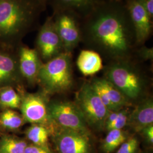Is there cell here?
Returning <instances> with one entry per match:
<instances>
[{
  "instance_id": "7402d4cb",
  "label": "cell",
  "mask_w": 153,
  "mask_h": 153,
  "mask_svg": "<svg viewBox=\"0 0 153 153\" xmlns=\"http://www.w3.org/2000/svg\"><path fill=\"white\" fill-rule=\"evenodd\" d=\"M27 145L25 140L5 136L0 140V153H24Z\"/></svg>"
},
{
  "instance_id": "cb8c5ba5",
  "label": "cell",
  "mask_w": 153,
  "mask_h": 153,
  "mask_svg": "<svg viewBox=\"0 0 153 153\" xmlns=\"http://www.w3.org/2000/svg\"><path fill=\"white\" fill-rule=\"evenodd\" d=\"M128 112L124 108L120 109L117 118L109 126L105 128V130L109 131L113 129H123L127 125L128 118Z\"/></svg>"
},
{
  "instance_id": "4316f807",
  "label": "cell",
  "mask_w": 153,
  "mask_h": 153,
  "mask_svg": "<svg viewBox=\"0 0 153 153\" xmlns=\"http://www.w3.org/2000/svg\"><path fill=\"white\" fill-rule=\"evenodd\" d=\"M136 53L141 60H152L153 57V48H148L145 46H140L139 49L136 50Z\"/></svg>"
},
{
  "instance_id": "7a4b0ae2",
  "label": "cell",
  "mask_w": 153,
  "mask_h": 153,
  "mask_svg": "<svg viewBox=\"0 0 153 153\" xmlns=\"http://www.w3.org/2000/svg\"><path fill=\"white\" fill-rule=\"evenodd\" d=\"M46 9L37 0H0V47L17 49L22 39L39 28Z\"/></svg>"
},
{
  "instance_id": "f546056e",
  "label": "cell",
  "mask_w": 153,
  "mask_h": 153,
  "mask_svg": "<svg viewBox=\"0 0 153 153\" xmlns=\"http://www.w3.org/2000/svg\"><path fill=\"white\" fill-rule=\"evenodd\" d=\"M152 149H146L144 150H142L141 153H152Z\"/></svg>"
},
{
  "instance_id": "d6986e66",
  "label": "cell",
  "mask_w": 153,
  "mask_h": 153,
  "mask_svg": "<svg viewBox=\"0 0 153 153\" xmlns=\"http://www.w3.org/2000/svg\"><path fill=\"white\" fill-rule=\"evenodd\" d=\"M104 89L111 103L117 110L130 105V100L105 78H102Z\"/></svg>"
},
{
  "instance_id": "9c48e42d",
  "label": "cell",
  "mask_w": 153,
  "mask_h": 153,
  "mask_svg": "<svg viewBox=\"0 0 153 153\" xmlns=\"http://www.w3.org/2000/svg\"><path fill=\"white\" fill-rule=\"evenodd\" d=\"M35 49L45 62L64 52L60 38L55 28L53 16H48L39 27Z\"/></svg>"
},
{
  "instance_id": "30bf717a",
  "label": "cell",
  "mask_w": 153,
  "mask_h": 153,
  "mask_svg": "<svg viewBox=\"0 0 153 153\" xmlns=\"http://www.w3.org/2000/svg\"><path fill=\"white\" fill-rule=\"evenodd\" d=\"M134 30L137 46H142L153 33V19L140 0H124Z\"/></svg>"
},
{
  "instance_id": "ba28073f",
  "label": "cell",
  "mask_w": 153,
  "mask_h": 153,
  "mask_svg": "<svg viewBox=\"0 0 153 153\" xmlns=\"http://www.w3.org/2000/svg\"><path fill=\"white\" fill-rule=\"evenodd\" d=\"M52 16L64 52L72 53L81 42L79 18L69 11H60Z\"/></svg>"
},
{
  "instance_id": "6da1fadb",
  "label": "cell",
  "mask_w": 153,
  "mask_h": 153,
  "mask_svg": "<svg viewBox=\"0 0 153 153\" xmlns=\"http://www.w3.org/2000/svg\"><path fill=\"white\" fill-rule=\"evenodd\" d=\"M81 42L112 61L131 59L137 47L124 1L100 0L79 18Z\"/></svg>"
},
{
  "instance_id": "2e32d148",
  "label": "cell",
  "mask_w": 153,
  "mask_h": 153,
  "mask_svg": "<svg viewBox=\"0 0 153 153\" xmlns=\"http://www.w3.org/2000/svg\"><path fill=\"white\" fill-rule=\"evenodd\" d=\"M76 65L84 76H92L103 68L102 59L98 52L93 50H82L76 60Z\"/></svg>"
},
{
  "instance_id": "4fadbf2b",
  "label": "cell",
  "mask_w": 153,
  "mask_h": 153,
  "mask_svg": "<svg viewBox=\"0 0 153 153\" xmlns=\"http://www.w3.org/2000/svg\"><path fill=\"white\" fill-rule=\"evenodd\" d=\"M21 76L17 49L0 47V86H6L16 81Z\"/></svg>"
},
{
  "instance_id": "277c9868",
  "label": "cell",
  "mask_w": 153,
  "mask_h": 153,
  "mask_svg": "<svg viewBox=\"0 0 153 153\" xmlns=\"http://www.w3.org/2000/svg\"><path fill=\"white\" fill-rule=\"evenodd\" d=\"M37 81L46 93H60L71 88L73 83L71 53L64 52L43 62Z\"/></svg>"
},
{
  "instance_id": "5b68a950",
  "label": "cell",
  "mask_w": 153,
  "mask_h": 153,
  "mask_svg": "<svg viewBox=\"0 0 153 153\" xmlns=\"http://www.w3.org/2000/svg\"><path fill=\"white\" fill-rule=\"evenodd\" d=\"M48 129L55 153H99L91 131H74L53 124Z\"/></svg>"
},
{
  "instance_id": "4dcf8cb0",
  "label": "cell",
  "mask_w": 153,
  "mask_h": 153,
  "mask_svg": "<svg viewBox=\"0 0 153 153\" xmlns=\"http://www.w3.org/2000/svg\"><path fill=\"white\" fill-rule=\"evenodd\" d=\"M112 1H119V2H121V1H124V0H112Z\"/></svg>"
},
{
  "instance_id": "ac0fdd59",
  "label": "cell",
  "mask_w": 153,
  "mask_h": 153,
  "mask_svg": "<svg viewBox=\"0 0 153 153\" xmlns=\"http://www.w3.org/2000/svg\"><path fill=\"white\" fill-rule=\"evenodd\" d=\"M26 136L31 143L49 146V129L45 126L40 124H32L25 131Z\"/></svg>"
},
{
  "instance_id": "603a6c76",
  "label": "cell",
  "mask_w": 153,
  "mask_h": 153,
  "mask_svg": "<svg viewBox=\"0 0 153 153\" xmlns=\"http://www.w3.org/2000/svg\"><path fill=\"white\" fill-rule=\"evenodd\" d=\"M141 141L136 135H131L114 153H141Z\"/></svg>"
},
{
  "instance_id": "ffe728a7",
  "label": "cell",
  "mask_w": 153,
  "mask_h": 153,
  "mask_svg": "<svg viewBox=\"0 0 153 153\" xmlns=\"http://www.w3.org/2000/svg\"><path fill=\"white\" fill-rule=\"evenodd\" d=\"M22 98L16 91L9 86L0 89V107L5 109L20 108Z\"/></svg>"
},
{
  "instance_id": "f1b7e54d",
  "label": "cell",
  "mask_w": 153,
  "mask_h": 153,
  "mask_svg": "<svg viewBox=\"0 0 153 153\" xmlns=\"http://www.w3.org/2000/svg\"><path fill=\"white\" fill-rule=\"evenodd\" d=\"M39 2L44 6L45 8H47V6L48 5V3H49V0H37Z\"/></svg>"
},
{
  "instance_id": "e0dca14e",
  "label": "cell",
  "mask_w": 153,
  "mask_h": 153,
  "mask_svg": "<svg viewBox=\"0 0 153 153\" xmlns=\"http://www.w3.org/2000/svg\"><path fill=\"white\" fill-rule=\"evenodd\" d=\"M131 135L123 129L108 131L98 147L99 153H114Z\"/></svg>"
},
{
  "instance_id": "7c38bea8",
  "label": "cell",
  "mask_w": 153,
  "mask_h": 153,
  "mask_svg": "<svg viewBox=\"0 0 153 153\" xmlns=\"http://www.w3.org/2000/svg\"><path fill=\"white\" fill-rule=\"evenodd\" d=\"M17 55L21 76L29 82L37 81L39 72L43 64L37 51L21 44L17 48Z\"/></svg>"
},
{
  "instance_id": "8fae6325",
  "label": "cell",
  "mask_w": 153,
  "mask_h": 153,
  "mask_svg": "<svg viewBox=\"0 0 153 153\" xmlns=\"http://www.w3.org/2000/svg\"><path fill=\"white\" fill-rule=\"evenodd\" d=\"M25 122L40 124L49 128L52 125L49 118L48 104L41 94H27L23 98L20 106Z\"/></svg>"
},
{
  "instance_id": "8992f818",
  "label": "cell",
  "mask_w": 153,
  "mask_h": 153,
  "mask_svg": "<svg viewBox=\"0 0 153 153\" xmlns=\"http://www.w3.org/2000/svg\"><path fill=\"white\" fill-rule=\"evenodd\" d=\"M88 127L95 131L104 129L109 111L104 105L90 83L83 84L76 94L74 102Z\"/></svg>"
},
{
  "instance_id": "3957f363",
  "label": "cell",
  "mask_w": 153,
  "mask_h": 153,
  "mask_svg": "<svg viewBox=\"0 0 153 153\" xmlns=\"http://www.w3.org/2000/svg\"><path fill=\"white\" fill-rule=\"evenodd\" d=\"M105 78L129 100L142 94L143 78L140 68L131 59L111 61L105 68Z\"/></svg>"
},
{
  "instance_id": "9a60e30c",
  "label": "cell",
  "mask_w": 153,
  "mask_h": 153,
  "mask_svg": "<svg viewBox=\"0 0 153 153\" xmlns=\"http://www.w3.org/2000/svg\"><path fill=\"white\" fill-rule=\"evenodd\" d=\"M100 0H49L53 14L62 11L74 13L79 18L85 16Z\"/></svg>"
},
{
  "instance_id": "d4e9b609",
  "label": "cell",
  "mask_w": 153,
  "mask_h": 153,
  "mask_svg": "<svg viewBox=\"0 0 153 153\" xmlns=\"http://www.w3.org/2000/svg\"><path fill=\"white\" fill-rule=\"evenodd\" d=\"M146 145V149H152L153 145V125L144 128L140 132Z\"/></svg>"
},
{
  "instance_id": "83f0119b",
  "label": "cell",
  "mask_w": 153,
  "mask_h": 153,
  "mask_svg": "<svg viewBox=\"0 0 153 153\" xmlns=\"http://www.w3.org/2000/svg\"><path fill=\"white\" fill-rule=\"evenodd\" d=\"M145 7L149 14L153 18V0H140Z\"/></svg>"
},
{
  "instance_id": "44dd1931",
  "label": "cell",
  "mask_w": 153,
  "mask_h": 153,
  "mask_svg": "<svg viewBox=\"0 0 153 153\" xmlns=\"http://www.w3.org/2000/svg\"><path fill=\"white\" fill-rule=\"evenodd\" d=\"M25 123L22 115L13 109H5L0 114V126L6 130H18Z\"/></svg>"
},
{
  "instance_id": "484cf974",
  "label": "cell",
  "mask_w": 153,
  "mask_h": 153,
  "mask_svg": "<svg viewBox=\"0 0 153 153\" xmlns=\"http://www.w3.org/2000/svg\"><path fill=\"white\" fill-rule=\"evenodd\" d=\"M24 153H55L49 146H43L28 143Z\"/></svg>"
},
{
  "instance_id": "52a82bcc",
  "label": "cell",
  "mask_w": 153,
  "mask_h": 153,
  "mask_svg": "<svg viewBox=\"0 0 153 153\" xmlns=\"http://www.w3.org/2000/svg\"><path fill=\"white\" fill-rule=\"evenodd\" d=\"M49 118L55 126L74 131H91L74 102H56L48 104Z\"/></svg>"
},
{
  "instance_id": "5bb4252c",
  "label": "cell",
  "mask_w": 153,
  "mask_h": 153,
  "mask_svg": "<svg viewBox=\"0 0 153 153\" xmlns=\"http://www.w3.org/2000/svg\"><path fill=\"white\" fill-rule=\"evenodd\" d=\"M153 124L152 99L143 100L128 115L127 125L136 132L140 133L146 126Z\"/></svg>"
}]
</instances>
